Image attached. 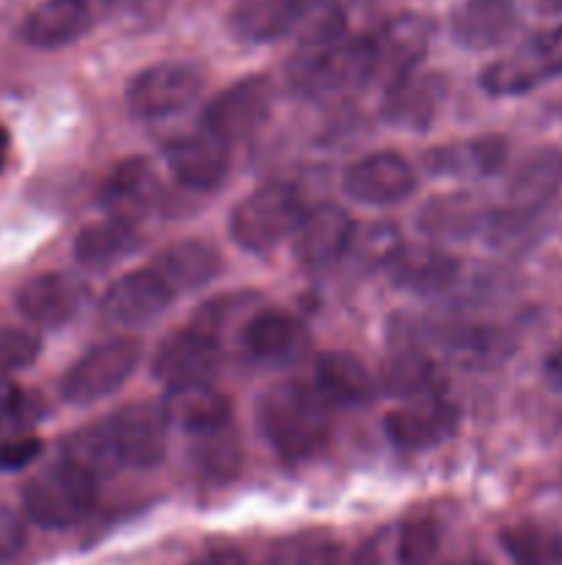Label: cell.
<instances>
[{
  "mask_svg": "<svg viewBox=\"0 0 562 565\" xmlns=\"http://www.w3.org/2000/svg\"><path fill=\"white\" fill-rule=\"evenodd\" d=\"M257 419L268 445L287 461H306L328 445L331 403L314 384H273L259 401Z\"/></svg>",
  "mask_w": 562,
  "mask_h": 565,
  "instance_id": "1",
  "label": "cell"
},
{
  "mask_svg": "<svg viewBox=\"0 0 562 565\" xmlns=\"http://www.w3.org/2000/svg\"><path fill=\"white\" fill-rule=\"evenodd\" d=\"M372 75L375 50L369 36L339 39L323 47H298L287 66L292 88L309 97L356 92V88L369 86Z\"/></svg>",
  "mask_w": 562,
  "mask_h": 565,
  "instance_id": "2",
  "label": "cell"
},
{
  "mask_svg": "<svg viewBox=\"0 0 562 565\" xmlns=\"http://www.w3.org/2000/svg\"><path fill=\"white\" fill-rule=\"evenodd\" d=\"M97 505V478L86 469L64 461L39 472L22 489L28 519L44 530H64L83 522Z\"/></svg>",
  "mask_w": 562,
  "mask_h": 565,
  "instance_id": "3",
  "label": "cell"
},
{
  "mask_svg": "<svg viewBox=\"0 0 562 565\" xmlns=\"http://www.w3.org/2000/svg\"><path fill=\"white\" fill-rule=\"evenodd\" d=\"M303 215L306 213H303L298 191H292L290 185H281V182H273V185H264L259 191L248 193L231 210V241L251 254L270 252L281 241L295 235Z\"/></svg>",
  "mask_w": 562,
  "mask_h": 565,
  "instance_id": "4",
  "label": "cell"
},
{
  "mask_svg": "<svg viewBox=\"0 0 562 565\" xmlns=\"http://www.w3.org/2000/svg\"><path fill=\"white\" fill-rule=\"evenodd\" d=\"M562 75V25L534 33L512 53L488 64L479 75V86L494 97H516Z\"/></svg>",
  "mask_w": 562,
  "mask_h": 565,
  "instance_id": "5",
  "label": "cell"
},
{
  "mask_svg": "<svg viewBox=\"0 0 562 565\" xmlns=\"http://www.w3.org/2000/svg\"><path fill=\"white\" fill-rule=\"evenodd\" d=\"M141 362V342L132 337L99 342L83 353L61 381V395L75 406H91L127 384Z\"/></svg>",
  "mask_w": 562,
  "mask_h": 565,
  "instance_id": "6",
  "label": "cell"
},
{
  "mask_svg": "<svg viewBox=\"0 0 562 565\" xmlns=\"http://www.w3.org/2000/svg\"><path fill=\"white\" fill-rule=\"evenodd\" d=\"M273 83L268 77H242L215 94L202 114L204 132L220 141H240L257 132L273 114Z\"/></svg>",
  "mask_w": 562,
  "mask_h": 565,
  "instance_id": "7",
  "label": "cell"
},
{
  "mask_svg": "<svg viewBox=\"0 0 562 565\" xmlns=\"http://www.w3.org/2000/svg\"><path fill=\"white\" fill-rule=\"evenodd\" d=\"M204 72L193 64L165 61L138 72L127 86V108L141 119H165L180 114L204 88Z\"/></svg>",
  "mask_w": 562,
  "mask_h": 565,
  "instance_id": "8",
  "label": "cell"
},
{
  "mask_svg": "<svg viewBox=\"0 0 562 565\" xmlns=\"http://www.w3.org/2000/svg\"><path fill=\"white\" fill-rule=\"evenodd\" d=\"M119 463L132 469H154L169 447V417L163 403H130L108 419Z\"/></svg>",
  "mask_w": 562,
  "mask_h": 565,
  "instance_id": "9",
  "label": "cell"
},
{
  "mask_svg": "<svg viewBox=\"0 0 562 565\" xmlns=\"http://www.w3.org/2000/svg\"><path fill=\"white\" fill-rule=\"evenodd\" d=\"M220 367L218 340L198 329H182L165 337L152 356V373L165 390L209 384Z\"/></svg>",
  "mask_w": 562,
  "mask_h": 565,
  "instance_id": "10",
  "label": "cell"
},
{
  "mask_svg": "<svg viewBox=\"0 0 562 565\" xmlns=\"http://www.w3.org/2000/svg\"><path fill=\"white\" fill-rule=\"evenodd\" d=\"M430 36H433V25L422 14H400L386 22L375 36H369L375 50L372 83L391 88L413 75L428 55Z\"/></svg>",
  "mask_w": 562,
  "mask_h": 565,
  "instance_id": "11",
  "label": "cell"
},
{
  "mask_svg": "<svg viewBox=\"0 0 562 565\" xmlns=\"http://www.w3.org/2000/svg\"><path fill=\"white\" fill-rule=\"evenodd\" d=\"M413 188H417V171L397 152L367 154L345 171L347 196L372 207L406 202Z\"/></svg>",
  "mask_w": 562,
  "mask_h": 565,
  "instance_id": "12",
  "label": "cell"
},
{
  "mask_svg": "<svg viewBox=\"0 0 562 565\" xmlns=\"http://www.w3.org/2000/svg\"><path fill=\"white\" fill-rule=\"evenodd\" d=\"M356 241V224L339 204H320L303 215L301 226L292 235L295 259L306 268H328L339 263Z\"/></svg>",
  "mask_w": 562,
  "mask_h": 565,
  "instance_id": "13",
  "label": "cell"
},
{
  "mask_svg": "<svg viewBox=\"0 0 562 565\" xmlns=\"http://www.w3.org/2000/svg\"><path fill=\"white\" fill-rule=\"evenodd\" d=\"M457 428V408L441 395L408 401L386 417V434L391 445L406 452L430 450L450 439Z\"/></svg>",
  "mask_w": 562,
  "mask_h": 565,
  "instance_id": "14",
  "label": "cell"
},
{
  "mask_svg": "<svg viewBox=\"0 0 562 565\" xmlns=\"http://www.w3.org/2000/svg\"><path fill=\"white\" fill-rule=\"evenodd\" d=\"M174 296L176 292L165 285V279L158 270L138 268L119 276L108 287L99 309H102V315L110 323L141 326L160 318L169 309V303L174 301Z\"/></svg>",
  "mask_w": 562,
  "mask_h": 565,
  "instance_id": "15",
  "label": "cell"
},
{
  "mask_svg": "<svg viewBox=\"0 0 562 565\" xmlns=\"http://www.w3.org/2000/svg\"><path fill=\"white\" fill-rule=\"evenodd\" d=\"M446 94H450L446 75H441V72H413L406 81L386 88L380 116L395 127L428 130L435 116H439V110L444 108Z\"/></svg>",
  "mask_w": 562,
  "mask_h": 565,
  "instance_id": "16",
  "label": "cell"
},
{
  "mask_svg": "<svg viewBox=\"0 0 562 565\" xmlns=\"http://www.w3.org/2000/svg\"><path fill=\"white\" fill-rule=\"evenodd\" d=\"M83 298H86V287L77 276L53 270V274L33 276L20 287L17 309L28 323L39 329H58L75 318Z\"/></svg>",
  "mask_w": 562,
  "mask_h": 565,
  "instance_id": "17",
  "label": "cell"
},
{
  "mask_svg": "<svg viewBox=\"0 0 562 565\" xmlns=\"http://www.w3.org/2000/svg\"><path fill=\"white\" fill-rule=\"evenodd\" d=\"M165 163L191 191H215L229 174V143L204 130L180 136L165 147Z\"/></svg>",
  "mask_w": 562,
  "mask_h": 565,
  "instance_id": "18",
  "label": "cell"
},
{
  "mask_svg": "<svg viewBox=\"0 0 562 565\" xmlns=\"http://www.w3.org/2000/svg\"><path fill=\"white\" fill-rule=\"evenodd\" d=\"M309 329L295 315L262 309L242 326V348L264 364H292L309 351Z\"/></svg>",
  "mask_w": 562,
  "mask_h": 565,
  "instance_id": "19",
  "label": "cell"
},
{
  "mask_svg": "<svg viewBox=\"0 0 562 565\" xmlns=\"http://www.w3.org/2000/svg\"><path fill=\"white\" fill-rule=\"evenodd\" d=\"M507 141L501 136H474L461 141L441 143L424 154V166L435 177H455V180H485L505 166Z\"/></svg>",
  "mask_w": 562,
  "mask_h": 565,
  "instance_id": "20",
  "label": "cell"
},
{
  "mask_svg": "<svg viewBox=\"0 0 562 565\" xmlns=\"http://www.w3.org/2000/svg\"><path fill=\"white\" fill-rule=\"evenodd\" d=\"M518 20V0H466L452 14V36L468 50H490L516 33Z\"/></svg>",
  "mask_w": 562,
  "mask_h": 565,
  "instance_id": "21",
  "label": "cell"
},
{
  "mask_svg": "<svg viewBox=\"0 0 562 565\" xmlns=\"http://www.w3.org/2000/svg\"><path fill=\"white\" fill-rule=\"evenodd\" d=\"M391 281L413 296H435L455 285L461 263L435 246H402L389 263Z\"/></svg>",
  "mask_w": 562,
  "mask_h": 565,
  "instance_id": "22",
  "label": "cell"
},
{
  "mask_svg": "<svg viewBox=\"0 0 562 565\" xmlns=\"http://www.w3.org/2000/svg\"><path fill=\"white\" fill-rule=\"evenodd\" d=\"M165 417L171 425H180L185 434L202 436L231 425V403L224 392L209 384L182 386L165 392Z\"/></svg>",
  "mask_w": 562,
  "mask_h": 565,
  "instance_id": "23",
  "label": "cell"
},
{
  "mask_svg": "<svg viewBox=\"0 0 562 565\" xmlns=\"http://www.w3.org/2000/svg\"><path fill=\"white\" fill-rule=\"evenodd\" d=\"M97 17L83 9L75 0H44L42 6L31 11L22 22L20 36L31 47L55 50L64 44L77 42L83 33L91 31Z\"/></svg>",
  "mask_w": 562,
  "mask_h": 565,
  "instance_id": "24",
  "label": "cell"
},
{
  "mask_svg": "<svg viewBox=\"0 0 562 565\" xmlns=\"http://www.w3.org/2000/svg\"><path fill=\"white\" fill-rule=\"evenodd\" d=\"M562 185V154L554 149H538L529 154L507 185V207L527 215H540Z\"/></svg>",
  "mask_w": 562,
  "mask_h": 565,
  "instance_id": "25",
  "label": "cell"
},
{
  "mask_svg": "<svg viewBox=\"0 0 562 565\" xmlns=\"http://www.w3.org/2000/svg\"><path fill=\"white\" fill-rule=\"evenodd\" d=\"M314 386L334 406H364L375 397V379L353 353H320L314 364Z\"/></svg>",
  "mask_w": 562,
  "mask_h": 565,
  "instance_id": "26",
  "label": "cell"
},
{
  "mask_svg": "<svg viewBox=\"0 0 562 565\" xmlns=\"http://www.w3.org/2000/svg\"><path fill=\"white\" fill-rule=\"evenodd\" d=\"M152 268L165 279V285L174 292H191L209 285L220 274V254L204 241L171 243L154 257Z\"/></svg>",
  "mask_w": 562,
  "mask_h": 565,
  "instance_id": "27",
  "label": "cell"
},
{
  "mask_svg": "<svg viewBox=\"0 0 562 565\" xmlns=\"http://www.w3.org/2000/svg\"><path fill=\"white\" fill-rule=\"evenodd\" d=\"M309 0H240L231 11V31L242 42L268 44L298 31Z\"/></svg>",
  "mask_w": 562,
  "mask_h": 565,
  "instance_id": "28",
  "label": "cell"
},
{
  "mask_svg": "<svg viewBox=\"0 0 562 565\" xmlns=\"http://www.w3.org/2000/svg\"><path fill=\"white\" fill-rule=\"evenodd\" d=\"M488 213L472 193H444L419 210L417 226L433 241H466L483 232Z\"/></svg>",
  "mask_w": 562,
  "mask_h": 565,
  "instance_id": "29",
  "label": "cell"
},
{
  "mask_svg": "<svg viewBox=\"0 0 562 565\" xmlns=\"http://www.w3.org/2000/svg\"><path fill=\"white\" fill-rule=\"evenodd\" d=\"M99 196H102V204L110 210V215L136 221V215L152 207L154 199L160 196V182L147 160L130 158L110 171Z\"/></svg>",
  "mask_w": 562,
  "mask_h": 565,
  "instance_id": "30",
  "label": "cell"
},
{
  "mask_svg": "<svg viewBox=\"0 0 562 565\" xmlns=\"http://www.w3.org/2000/svg\"><path fill=\"white\" fill-rule=\"evenodd\" d=\"M141 235L136 230V221L116 218L108 215L102 221H94V224L83 226L75 237V259L83 268L102 270L108 265H114L116 259L127 257L130 252H136Z\"/></svg>",
  "mask_w": 562,
  "mask_h": 565,
  "instance_id": "31",
  "label": "cell"
},
{
  "mask_svg": "<svg viewBox=\"0 0 562 565\" xmlns=\"http://www.w3.org/2000/svg\"><path fill=\"white\" fill-rule=\"evenodd\" d=\"M386 390L402 401H422V397L441 395V375L433 359L419 348H397L383 367Z\"/></svg>",
  "mask_w": 562,
  "mask_h": 565,
  "instance_id": "32",
  "label": "cell"
},
{
  "mask_svg": "<svg viewBox=\"0 0 562 565\" xmlns=\"http://www.w3.org/2000/svg\"><path fill=\"white\" fill-rule=\"evenodd\" d=\"M516 342L499 326H461L446 337V353L466 367H494L512 353Z\"/></svg>",
  "mask_w": 562,
  "mask_h": 565,
  "instance_id": "33",
  "label": "cell"
},
{
  "mask_svg": "<svg viewBox=\"0 0 562 565\" xmlns=\"http://www.w3.org/2000/svg\"><path fill=\"white\" fill-rule=\"evenodd\" d=\"M499 544L516 565H562V533L545 524H510L499 533Z\"/></svg>",
  "mask_w": 562,
  "mask_h": 565,
  "instance_id": "34",
  "label": "cell"
},
{
  "mask_svg": "<svg viewBox=\"0 0 562 565\" xmlns=\"http://www.w3.org/2000/svg\"><path fill=\"white\" fill-rule=\"evenodd\" d=\"M61 458L75 463V467L86 469L88 475H94V478L99 480V475L108 472L114 463H119L114 439H110L108 423L88 425V428L72 434L69 439L64 441V452H61Z\"/></svg>",
  "mask_w": 562,
  "mask_h": 565,
  "instance_id": "35",
  "label": "cell"
},
{
  "mask_svg": "<svg viewBox=\"0 0 562 565\" xmlns=\"http://www.w3.org/2000/svg\"><path fill=\"white\" fill-rule=\"evenodd\" d=\"M193 463L209 480H229L240 469V441L231 425L213 434L193 436Z\"/></svg>",
  "mask_w": 562,
  "mask_h": 565,
  "instance_id": "36",
  "label": "cell"
},
{
  "mask_svg": "<svg viewBox=\"0 0 562 565\" xmlns=\"http://www.w3.org/2000/svg\"><path fill=\"white\" fill-rule=\"evenodd\" d=\"M42 353V340L36 331L17 329V326H0V379L31 367Z\"/></svg>",
  "mask_w": 562,
  "mask_h": 565,
  "instance_id": "37",
  "label": "cell"
},
{
  "mask_svg": "<svg viewBox=\"0 0 562 565\" xmlns=\"http://www.w3.org/2000/svg\"><path fill=\"white\" fill-rule=\"evenodd\" d=\"M439 527L430 519H413L402 527L400 544H397V557L402 565H424L439 552Z\"/></svg>",
  "mask_w": 562,
  "mask_h": 565,
  "instance_id": "38",
  "label": "cell"
},
{
  "mask_svg": "<svg viewBox=\"0 0 562 565\" xmlns=\"http://www.w3.org/2000/svg\"><path fill=\"white\" fill-rule=\"evenodd\" d=\"M44 445L36 436H11L0 441V472H20L28 469L39 456Z\"/></svg>",
  "mask_w": 562,
  "mask_h": 565,
  "instance_id": "39",
  "label": "cell"
},
{
  "mask_svg": "<svg viewBox=\"0 0 562 565\" xmlns=\"http://www.w3.org/2000/svg\"><path fill=\"white\" fill-rule=\"evenodd\" d=\"M28 544V524L11 508L0 505V565L14 561Z\"/></svg>",
  "mask_w": 562,
  "mask_h": 565,
  "instance_id": "40",
  "label": "cell"
},
{
  "mask_svg": "<svg viewBox=\"0 0 562 565\" xmlns=\"http://www.w3.org/2000/svg\"><path fill=\"white\" fill-rule=\"evenodd\" d=\"M25 412V395L9 379H0V430L9 423H17Z\"/></svg>",
  "mask_w": 562,
  "mask_h": 565,
  "instance_id": "41",
  "label": "cell"
},
{
  "mask_svg": "<svg viewBox=\"0 0 562 565\" xmlns=\"http://www.w3.org/2000/svg\"><path fill=\"white\" fill-rule=\"evenodd\" d=\"M543 370H545V379H549L551 384L560 386V390H562V345L554 348V351L549 353Z\"/></svg>",
  "mask_w": 562,
  "mask_h": 565,
  "instance_id": "42",
  "label": "cell"
},
{
  "mask_svg": "<svg viewBox=\"0 0 562 565\" xmlns=\"http://www.w3.org/2000/svg\"><path fill=\"white\" fill-rule=\"evenodd\" d=\"M198 565H248V561L240 552H213V555L204 557Z\"/></svg>",
  "mask_w": 562,
  "mask_h": 565,
  "instance_id": "43",
  "label": "cell"
},
{
  "mask_svg": "<svg viewBox=\"0 0 562 565\" xmlns=\"http://www.w3.org/2000/svg\"><path fill=\"white\" fill-rule=\"evenodd\" d=\"M534 9H538L540 14L562 17V0H534Z\"/></svg>",
  "mask_w": 562,
  "mask_h": 565,
  "instance_id": "44",
  "label": "cell"
},
{
  "mask_svg": "<svg viewBox=\"0 0 562 565\" xmlns=\"http://www.w3.org/2000/svg\"><path fill=\"white\" fill-rule=\"evenodd\" d=\"M75 3H80L83 9L91 11L94 17H99V14H102V11H108L110 6L116 3V0H75Z\"/></svg>",
  "mask_w": 562,
  "mask_h": 565,
  "instance_id": "45",
  "label": "cell"
},
{
  "mask_svg": "<svg viewBox=\"0 0 562 565\" xmlns=\"http://www.w3.org/2000/svg\"><path fill=\"white\" fill-rule=\"evenodd\" d=\"M6 158H9V132L0 125V169L6 166Z\"/></svg>",
  "mask_w": 562,
  "mask_h": 565,
  "instance_id": "46",
  "label": "cell"
}]
</instances>
